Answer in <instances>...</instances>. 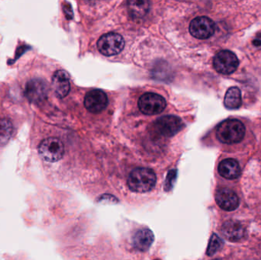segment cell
Listing matches in <instances>:
<instances>
[{"label": "cell", "mask_w": 261, "mask_h": 260, "mask_svg": "<svg viewBox=\"0 0 261 260\" xmlns=\"http://www.w3.org/2000/svg\"><path fill=\"white\" fill-rule=\"evenodd\" d=\"M40 157L44 161L55 163L62 158L64 147L61 140L56 137H49L42 140L38 147Z\"/></svg>", "instance_id": "cell-3"}, {"label": "cell", "mask_w": 261, "mask_h": 260, "mask_svg": "<svg viewBox=\"0 0 261 260\" xmlns=\"http://www.w3.org/2000/svg\"><path fill=\"white\" fill-rule=\"evenodd\" d=\"M155 172L148 168H136L128 177V187L132 192L144 193L150 192L156 185Z\"/></svg>", "instance_id": "cell-1"}, {"label": "cell", "mask_w": 261, "mask_h": 260, "mask_svg": "<svg viewBox=\"0 0 261 260\" xmlns=\"http://www.w3.org/2000/svg\"><path fill=\"white\" fill-rule=\"evenodd\" d=\"M219 172L224 178L234 180L241 174V167L238 161L234 159H225L219 165Z\"/></svg>", "instance_id": "cell-14"}, {"label": "cell", "mask_w": 261, "mask_h": 260, "mask_svg": "<svg viewBox=\"0 0 261 260\" xmlns=\"http://www.w3.org/2000/svg\"><path fill=\"white\" fill-rule=\"evenodd\" d=\"M222 235L229 241H239L243 239L245 229L239 221H228L222 227Z\"/></svg>", "instance_id": "cell-13"}, {"label": "cell", "mask_w": 261, "mask_h": 260, "mask_svg": "<svg viewBox=\"0 0 261 260\" xmlns=\"http://www.w3.org/2000/svg\"><path fill=\"white\" fill-rule=\"evenodd\" d=\"M245 128L242 122L237 119H227L218 127L216 137L225 145H234L243 140Z\"/></svg>", "instance_id": "cell-2"}, {"label": "cell", "mask_w": 261, "mask_h": 260, "mask_svg": "<svg viewBox=\"0 0 261 260\" xmlns=\"http://www.w3.org/2000/svg\"><path fill=\"white\" fill-rule=\"evenodd\" d=\"M130 14L134 17H142L149 10V3L147 1L128 2Z\"/></svg>", "instance_id": "cell-18"}, {"label": "cell", "mask_w": 261, "mask_h": 260, "mask_svg": "<svg viewBox=\"0 0 261 260\" xmlns=\"http://www.w3.org/2000/svg\"><path fill=\"white\" fill-rule=\"evenodd\" d=\"M225 106L228 109L234 110L240 108L242 105V93L238 87H231L227 91L224 99Z\"/></svg>", "instance_id": "cell-16"}, {"label": "cell", "mask_w": 261, "mask_h": 260, "mask_svg": "<svg viewBox=\"0 0 261 260\" xmlns=\"http://www.w3.org/2000/svg\"><path fill=\"white\" fill-rule=\"evenodd\" d=\"M167 102L164 97L153 93H144L138 100V107L141 112L147 115H154L164 111Z\"/></svg>", "instance_id": "cell-5"}, {"label": "cell", "mask_w": 261, "mask_h": 260, "mask_svg": "<svg viewBox=\"0 0 261 260\" xmlns=\"http://www.w3.org/2000/svg\"><path fill=\"white\" fill-rule=\"evenodd\" d=\"M176 177V172L174 170H171L169 172L168 177L167 178V182H166V186L167 187H172V180Z\"/></svg>", "instance_id": "cell-20"}, {"label": "cell", "mask_w": 261, "mask_h": 260, "mask_svg": "<svg viewBox=\"0 0 261 260\" xmlns=\"http://www.w3.org/2000/svg\"><path fill=\"white\" fill-rule=\"evenodd\" d=\"M216 24L211 18L201 16L194 18L190 22V34L198 39H207L214 35Z\"/></svg>", "instance_id": "cell-8"}, {"label": "cell", "mask_w": 261, "mask_h": 260, "mask_svg": "<svg viewBox=\"0 0 261 260\" xmlns=\"http://www.w3.org/2000/svg\"><path fill=\"white\" fill-rule=\"evenodd\" d=\"M184 127L182 121L177 116L167 115L160 118L155 122L154 128L163 137H173Z\"/></svg>", "instance_id": "cell-7"}, {"label": "cell", "mask_w": 261, "mask_h": 260, "mask_svg": "<svg viewBox=\"0 0 261 260\" xmlns=\"http://www.w3.org/2000/svg\"><path fill=\"white\" fill-rule=\"evenodd\" d=\"M223 246V242L222 240L216 235H212L210 238V243H208V249H207L206 253L208 256H213L216 252L219 251Z\"/></svg>", "instance_id": "cell-19"}, {"label": "cell", "mask_w": 261, "mask_h": 260, "mask_svg": "<svg viewBox=\"0 0 261 260\" xmlns=\"http://www.w3.org/2000/svg\"><path fill=\"white\" fill-rule=\"evenodd\" d=\"M52 88L57 97L60 99L66 97L70 90V77L67 72L58 70L52 78Z\"/></svg>", "instance_id": "cell-12"}, {"label": "cell", "mask_w": 261, "mask_h": 260, "mask_svg": "<svg viewBox=\"0 0 261 260\" xmlns=\"http://www.w3.org/2000/svg\"><path fill=\"white\" fill-rule=\"evenodd\" d=\"M13 126L8 119H0V147L4 146L12 137Z\"/></svg>", "instance_id": "cell-17"}, {"label": "cell", "mask_w": 261, "mask_h": 260, "mask_svg": "<svg viewBox=\"0 0 261 260\" xmlns=\"http://www.w3.org/2000/svg\"><path fill=\"white\" fill-rule=\"evenodd\" d=\"M108 97L103 91L94 90L89 92L84 99V105L92 113H99L108 105Z\"/></svg>", "instance_id": "cell-10"}, {"label": "cell", "mask_w": 261, "mask_h": 260, "mask_svg": "<svg viewBox=\"0 0 261 260\" xmlns=\"http://www.w3.org/2000/svg\"><path fill=\"white\" fill-rule=\"evenodd\" d=\"M47 93L48 86L43 79H32L26 84L24 95L32 103H41L47 98Z\"/></svg>", "instance_id": "cell-9"}, {"label": "cell", "mask_w": 261, "mask_h": 260, "mask_svg": "<svg viewBox=\"0 0 261 260\" xmlns=\"http://www.w3.org/2000/svg\"><path fill=\"white\" fill-rule=\"evenodd\" d=\"M97 47L102 54L107 56H115L122 51L125 47V41L119 34L110 32L99 38Z\"/></svg>", "instance_id": "cell-4"}, {"label": "cell", "mask_w": 261, "mask_h": 260, "mask_svg": "<svg viewBox=\"0 0 261 260\" xmlns=\"http://www.w3.org/2000/svg\"><path fill=\"white\" fill-rule=\"evenodd\" d=\"M254 45L256 47H260L261 46V40L256 39L254 41Z\"/></svg>", "instance_id": "cell-21"}, {"label": "cell", "mask_w": 261, "mask_h": 260, "mask_svg": "<svg viewBox=\"0 0 261 260\" xmlns=\"http://www.w3.org/2000/svg\"><path fill=\"white\" fill-rule=\"evenodd\" d=\"M154 237L149 229H141L133 237L134 247L139 251H147L153 244Z\"/></svg>", "instance_id": "cell-15"}, {"label": "cell", "mask_w": 261, "mask_h": 260, "mask_svg": "<svg viewBox=\"0 0 261 260\" xmlns=\"http://www.w3.org/2000/svg\"><path fill=\"white\" fill-rule=\"evenodd\" d=\"M216 201L218 206L223 210L231 212L238 209L239 198L231 189H220L216 192Z\"/></svg>", "instance_id": "cell-11"}, {"label": "cell", "mask_w": 261, "mask_h": 260, "mask_svg": "<svg viewBox=\"0 0 261 260\" xmlns=\"http://www.w3.org/2000/svg\"><path fill=\"white\" fill-rule=\"evenodd\" d=\"M239 61L237 56L230 50H222L215 56L213 66L218 73L228 75L236 71Z\"/></svg>", "instance_id": "cell-6"}]
</instances>
